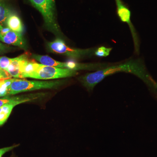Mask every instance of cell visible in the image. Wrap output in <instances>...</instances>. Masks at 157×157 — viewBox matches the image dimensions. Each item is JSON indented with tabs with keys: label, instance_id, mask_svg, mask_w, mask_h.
<instances>
[{
	"label": "cell",
	"instance_id": "6da1fadb",
	"mask_svg": "<svg viewBox=\"0 0 157 157\" xmlns=\"http://www.w3.org/2000/svg\"><path fill=\"white\" fill-rule=\"evenodd\" d=\"M119 72H126L135 74L143 80L151 88L156 89V83L147 73L143 61L141 59L132 60L124 63L107 66L93 73H87L80 76L78 80L83 86L91 91L104 78Z\"/></svg>",
	"mask_w": 157,
	"mask_h": 157
},
{
	"label": "cell",
	"instance_id": "7a4b0ae2",
	"mask_svg": "<svg viewBox=\"0 0 157 157\" xmlns=\"http://www.w3.org/2000/svg\"><path fill=\"white\" fill-rule=\"evenodd\" d=\"M78 74V72L75 70L46 66L31 60L27 66L22 78L47 80L73 77Z\"/></svg>",
	"mask_w": 157,
	"mask_h": 157
},
{
	"label": "cell",
	"instance_id": "3957f363",
	"mask_svg": "<svg viewBox=\"0 0 157 157\" xmlns=\"http://www.w3.org/2000/svg\"><path fill=\"white\" fill-rule=\"evenodd\" d=\"M63 81H36L14 78L8 87V95L41 89H53L63 84Z\"/></svg>",
	"mask_w": 157,
	"mask_h": 157
},
{
	"label": "cell",
	"instance_id": "277c9868",
	"mask_svg": "<svg viewBox=\"0 0 157 157\" xmlns=\"http://www.w3.org/2000/svg\"><path fill=\"white\" fill-rule=\"evenodd\" d=\"M29 1L42 14L45 25L48 30L60 36L61 32L56 17L55 0Z\"/></svg>",
	"mask_w": 157,
	"mask_h": 157
},
{
	"label": "cell",
	"instance_id": "5b68a950",
	"mask_svg": "<svg viewBox=\"0 0 157 157\" xmlns=\"http://www.w3.org/2000/svg\"><path fill=\"white\" fill-rule=\"evenodd\" d=\"M49 50L53 53L63 55L73 59H79L94 52L93 49H78L71 48L62 39H57L48 44Z\"/></svg>",
	"mask_w": 157,
	"mask_h": 157
},
{
	"label": "cell",
	"instance_id": "8992f818",
	"mask_svg": "<svg viewBox=\"0 0 157 157\" xmlns=\"http://www.w3.org/2000/svg\"><path fill=\"white\" fill-rule=\"evenodd\" d=\"M37 98L35 95L13 97L10 102L0 107V126L2 125L6 122L14 107L18 104L33 101Z\"/></svg>",
	"mask_w": 157,
	"mask_h": 157
},
{
	"label": "cell",
	"instance_id": "52a82bcc",
	"mask_svg": "<svg viewBox=\"0 0 157 157\" xmlns=\"http://www.w3.org/2000/svg\"><path fill=\"white\" fill-rule=\"evenodd\" d=\"M28 52L23 54L20 56L13 58V61L6 70L11 77L15 78H22V74L26 67L31 60Z\"/></svg>",
	"mask_w": 157,
	"mask_h": 157
},
{
	"label": "cell",
	"instance_id": "ba28073f",
	"mask_svg": "<svg viewBox=\"0 0 157 157\" xmlns=\"http://www.w3.org/2000/svg\"><path fill=\"white\" fill-rule=\"evenodd\" d=\"M0 41L26 50V45L21 34L11 30L8 27L0 31Z\"/></svg>",
	"mask_w": 157,
	"mask_h": 157
},
{
	"label": "cell",
	"instance_id": "9c48e42d",
	"mask_svg": "<svg viewBox=\"0 0 157 157\" xmlns=\"http://www.w3.org/2000/svg\"><path fill=\"white\" fill-rule=\"evenodd\" d=\"M7 26L11 30L22 33L24 31V26L19 17L14 13H12L8 18Z\"/></svg>",
	"mask_w": 157,
	"mask_h": 157
},
{
	"label": "cell",
	"instance_id": "30bf717a",
	"mask_svg": "<svg viewBox=\"0 0 157 157\" xmlns=\"http://www.w3.org/2000/svg\"><path fill=\"white\" fill-rule=\"evenodd\" d=\"M14 13L11 8L3 2L0 1V31L8 27L7 21L9 16Z\"/></svg>",
	"mask_w": 157,
	"mask_h": 157
},
{
	"label": "cell",
	"instance_id": "8fae6325",
	"mask_svg": "<svg viewBox=\"0 0 157 157\" xmlns=\"http://www.w3.org/2000/svg\"><path fill=\"white\" fill-rule=\"evenodd\" d=\"M14 78L4 79L0 85V98L8 95V87Z\"/></svg>",
	"mask_w": 157,
	"mask_h": 157
},
{
	"label": "cell",
	"instance_id": "7c38bea8",
	"mask_svg": "<svg viewBox=\"0 0 157 157\" xmlns=\"http://www.w3.org/2000/svg\"><path fill=\"white\" fill-rule=\"evenodd\" d=\"M112 50L111 48H106L104 46H101L95 49L94 51V54L96 56L99 57H103L108 56L110 52Z\"/></svg>",
	"mask_w": 157,
	"mask_h": 157
},
{
	"label": "cell",
	"instance_id": "4fadbf2b",
	"mask_svg": "<svg viewBox=\"0 0 157 157\" xmlns=\"http://www.w3.org/2000/svg\"><path fill=\"white\" fill-rule=\"evenodd\" d=\"M13 60V58H10L6 56L0 57V68L6 70L10 66Z\"/></svg>",
	"mask_w": 157,
	"mask_h": 157
},
{
	"label": "cell",
	"instance_id": "5bb4252c",
	"mask_svg": "<svg viewBox=\"0 0 157 157\" xmlns=\"http://www.w3.org/2000/svg\"><path fill=\"white\" fill-rule=\"evenodd\" d=\"M12 48H13L10 47L9 45H5L0 42V55L6 53V52L10 51Z\"/></svg>",
	"mask_w": 157,
	"mask_h": 157
},
{
	"label": "cell",
	"instance_id": "9a60e30c",
	"mask_svg": "<svg viewBox=\"0 0 157 157\" xmlns=\"http://www.w3.org/2000/svg\"><path fill=\"white\" fill-rule=\"evenodd\" d=\"M19 144H16L8 147H4V148L0 149V157H2L3 155L8 152L10 151L13 149L19 146Z\"/></svg>",
	"mask_w": 157,
	"mask_h": 157
},
{
	"label": "cell",
	"instance_id": "2e32d148",
	"mask_svg": "<svg viewBox=\"0 0 157 157\" xmlns=\"http://www.w3.org/2000/svg\"><path fill=\"white\" fill-rule=\"evenodd\" d=\"M13 97H5L4 98H0V107L2 106L4 104L9 103L12 100Z\"/></svg>",
	"mask_w": 157,
	"mask_h": 157
},
{
	"label": "cell",
	"instance_id": "e0dca14e",
	"mask_svg": "<svg viewBox=\"0 0 157 157\" xmlns=\"http://www.w3.org/2000/svg\"><path fill=\"white\" fill-rule=\"evenodd\" d=\"M3 80H4V79H3ZM3 80H0V85L1 84V83H2V82Z\"/></svg>",
	"mask_w": 157,
	"mask_h": 157
},
{
	"label": "cell",
	"instance_id": "ac0fdd59",
	"mask_svg": "<svg viewBox=\"0 0 157 157\" xmlns=\"http://www.w3.org/2000/svg\"><path fill=\"white\" fill-rule=\"evenodd\" d=\"M156 88L157 90V83H156Z\"/></svg>",
	"mask_w": 157,
	"mask_h": 157
}]
</instances>
